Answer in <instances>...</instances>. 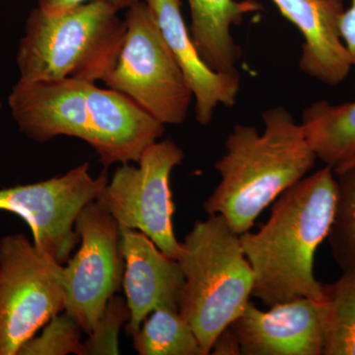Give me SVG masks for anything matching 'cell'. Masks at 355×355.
Listing matches in <instances>:
<instances>
[{"mask_svg": "<svg viewBox=\"0 0 355 355\" xmlns=\"http://www.w3.org/2000/svg\"><path fill=\"white\" fill-rule=\"evenodd\" d=\"M336 200L335 172L324 166L279 196L258 232L240 235L254 273L253 297L270 307L297 298H323L314 259L328 239Z\"/></svg>", "mask_w": 355, "mask_h": 355, "instance_id": "obj_1", "label": "cell"}, {"mask_svg": "<svg viewBox=\"0 0 355 355\" xmlns=\"http://www.w3.org/2000/svg\"><path fill=\"white\" fill-rule=\"evenodd\" d=\"M263 132L236 125L225 140V153L214 168L220 182L203 202L209 216L219 214L238 235L279 196L307 176L317 156L304 130L284 106L261 114Z\"/></svg>", "mask_w": 355, "mask_h": 355, "instance_id": "obj_2", "label": "cell"}, {"mask_svg": "<svg viewBox=\"0 0 355 355\" xmlns=\"http://www.w3.org/2000/svg\"><path fill=\"white\" fill-rule=\"evenodd\" d=\"M177 261L184 277L180 315L195 331L203 354H209L249 303L253 270L240 235L219 214L195 222L181 243Z\"/></svg>", "mask_w": 355, "mask_h": 355, "instance_id": "obj_3", "label": "cell"}, {"mask_svg": "<svg viewBox=\"0 0 355 355\" xmlns=\"http://www.w3.org/2000/svg\"><path fill=\"white\" fill-rule=\"evenodd\" d=\"M109 2H87L60 13L33 9L18 48L21 81H103L113 69L127 25Z\"/></svg>", "mask_w": 355, "mask_h": 355, "instance_id": "obj_4", "label": "cell"}, {"mask_svg": "<svg viewBox=\"0 0 355 355\" xmlns=\"http://www.w3.org/2000/svg\"><path fill=\"white\" fill-rule=\"evenodd\" d=\"M125 40L105 77L107 87L133 100L163 125H181L193 95L144 0L125 13Z\"/></svg>", "mask_w": 355, "mask_h": 355, "instance_id": "obj_5", "label": "cell"}, {"mask_svg": "<svg viewBox=\"0 0 355 355\" xmlns=\"http://www.w3.org/2000/svg\"><path fill=\"white\" fill-rule=\"evenodd\" d=\"M64 266L23 234L0 240V355H18L64 311Z\"/></svg>", "mask_w": 355, "mask_h": 355, "instance_id": "obj_6", "label": "cell"}, {"mask_svg": "<svg viewBox=\"0 0 355 355\" xmlns=\"http://www.w3.org/2000/svg\"><path fill=\"white\" fill-rule=\"evenodd\" d=\"M184 151L170 139L157 141L137 166L121 164L95 200L120 227L139 230L169 258L177 261L181 243L173 225L175 205L170 176L182 164Z\"/></svg>", "mask_w": 355, "mask_h": 355, "instance_id": "obj_7", "label": "cell"}, {"mask_svg": "<svg viewBox=\"0 0 355 355\" xmlns=\"http://www.w3.org/2000/svg\"><path fill=\"white\" fill-rule=\"evenodd\" d=\"M108 182L106 169L94 178L83 163L62 176L0 190V210L24 219L35 246L64 265L80 241L74 226L77 216Z\"/></svg>", "mask_w": 355, "mask_h": 355, "instance_id": "obj_8", "label": "cell"}, {"mask_svg": "<svg viewBox=\"0 0 355 355\" xmlns=\"http://www.w3.org/2000/svg\"><path fill=\"white\" fill-rule=\"evenodd\" d=\"M74 226L81 246L64 266V311L89 336L120 289L125 260L120 226L95 200L84 207Z\"/></svg>", "mask_w": 355, "mask_h": 355, "instance_id": "obj_9", "label": "cell"}, {"mask_svg": "<svg viewBox=\"0 0 355 355\" xmlns=\"http://www.w3.org/2000/svg\"><path fill=\"white\" fill-rule=\"evenodd\" d=\"M87 86L72 78L18 80L9 94V108L21 132L30 139L46 142L64 135L89 144Z\"/></svg>", "mask_w": 355, "mask_h": 355, "instance_id": "obj_10", "label": "cell"}, {"mask_svg": "<svg viewBox=\"0 0 355 355\" xmlns=\"http://www.w3.org/2000/svg\"><path fill=\"white\" fill-rule=\"evenodd\" d=\"M89 146L105 168L137 163L147 148L164 135L163 125L127 95L88 83Z\"/></svg>", "mask_w": 355, "mask_h": 355, "instance_id": "obj_11", "label": "cell"}, {"mask_svg": "<svg viewBox=\"0 0 355 355\" xmlns=\"http://www.w3.org/2000/svg\"><path fill=\"white\" fill-rule=\"evenodd\" d=\"M231 328L241 354L323 355L321 322L313 299H294L268 311L249 301Z\"/></svg>", "mask_w": 355, "mask_h": 355, "instance_id": "obj_12", "label": "cell"}, {"mask_svg": "<svg viewBox=\"0 0 355 355\" xmlns=\"http://www.w3.org/2000/svg\"><path fill=\"white\" fill-rule=\"evenodd\" d=\"M144 1L153 12L190 86L195 100L196 120L200 125H209L219 105L233 107L237 102L241 88L239 71H216L203 60L184 22L181 0Z\"/></svg>", "mask_w": 355, "mask_h": 355, "instance_id": "obj_13", "label": "cell"}, {"mask_svg": "<svg viewBox=\"0 0 355 355\" xmlns=\"http://www.w3.org/2000/svg\"><path fill=\"white\" fill-rule=\"evenodd\" d=\"M120 232L123 284L130 310L125 330L132 336L154 310L178 306L184 277L179 263L163 254L146 234L125 227H120Z\"/></svg>", "mask_w": 355, "mask_h": 355, "instance_id": "obj_14", "label": "cell"}, {"mask_svg": "<svg viewBox=\"0 0 355 355\" xmlns=\"http://www.w3.org/2000/svg\"><path fill=\"white\" fill-rule=\"evenodd\" d=\"M302 35L299 69L327 85H338L352 69L340 34L343 0H272Z\"/></svg>", "mask_w": 355, "mask_h": 355, "instance_id": "obj_15", "label": "cell"}, {"mask_svg": "<svg viewBox=\"0 0 355 355\" xmlns=\"http://www.w3.org/2000/svg\"><path fill=\"white\" fill-rule=\"evenodd\" d=\"M191 36L203 60L218 72H237L242 49L232 36V28L248 14L260 10L254 0H188Z\"/></svg>", "mask_w": 355, "mask_h": 355, "instance_id": "obj_16", "label": "cell"}, {"mask_svg": "<svg viewBox=\"0 0 355 355\" xmlns=\"http://www.w3.org/2000/svg\"><path fill=\"white\" fill-rule=\"evenodd\" d=\"M301 125L317 158L335 169L355 154V101L312 103L303 111Z\"/></svg>", "mask_w": 355, "mask_h": 355, "instance_id": "obj_17", "label": "cell"}, {"mask_svg": "<svg viewBox=\"0 0 355 355\" xmlns=\"http://www.w3.org/2000/svg\"><path fill=\"white\" fill-rule=\"evenodd\" d=\"M316 301L323 334V355H355V275L343 272L323 286Z\"/></svg>", "mask_w": 355, "mask_h": 355, "instance_id": "obj_18", "label": "cell"}, {"mask_svg": "<svg viewBox=\"0 0 355 355\" xmlns=\"http://www.w3.org/2000/svg\"><path fill=\"white\" fill-rule=\"evenodd\" d=\"M140 355H205L195 331L178 306H161L132 336Z\"/></svg>", "mask_w": 355, "mask_h": 355, "instance_id": "obj_19", "label": "cell"}, {"mask_svg": "<svg viewBox=\"0 0 355 355\" xmlns=\"http://www.w3.org/2000/svg\"><path fill=\"white\" fill-rule=\"evenodd\" d=\"M334 172L338 200L328 241L342 272L355 275V163L340 166Z\"/></svg>", "mask_w": 355, "mask_h": 355, "instance_id": "obj_20", "label": "cell"}, {"mask_svg": "<svg viewBox=\"0 0 355 355\" xmlns=\"http://www.w3.org/2000/svg\"><path fill=\"white\" fill-rule=\"evenodd\" d=\"M78 323L65 311L51 318L39 336H34L21 347L18 355H83Z\"/></svg>", "mask_w": 355, "mask_h": 355, "instance_id": "obj_21", "label": "cell"}, {"mask_svg": "<svg viewBox=\"0 0 355 355\" xmlns=\"http://www.w3.org/2000/svg\"><path fill=\"white\" fill-rule=\"evenodd\" d=\"M130 318L127 300L114 294L110 299L104 312L96 323L88 340L83 343V355H116L119 333Z\"/></svg>", "mask_w": 355, "mask_h": 355, "instance_id": "obj_22", "label": "cell"}, {"mask_svg": "<svg viewBox=\"0 0 355 355\" xmlns=\"http://www.w3.org/2000/svg\"><path fill=\"white\" fill-rule=\"evenodd\" d=\"M91 1H98V0H37L39 8L48 13L64 12V11L69 10L74 7ZM102 1L113 4L121 11L128 10L140 0H102Z\"/></svg>", "mask_w": 355, "mask_h": 355, "instance_id": "obj_23", "label": "cell"}, {"mask_svg": "<svg viewBox=\"0 0 355 355\" xmlns=\"http://www.w3.org/2000/svg\"><path fill=\"white\" fill-rule=\"evenodd\" d=\"M349 1V7L343 10L338 27L340 38L349 53L352 67L355 69V0Z\"/></svg>", "mask_w": 355, "mask_h": 355, "instance_id": "obj_24", "label": "cell"}, {"mask_svg": "<svg viewBox=\"0 0 355 355\" xmlns=\"http://www.w3.org/2000/svg\"><path fill=\"white\" fill-rule=\"evenodd\" d=\"M210 354H241L239 343L231 326L218 336Z\"/></svg>", "mask_w": 355, "mask_h": 355, "instance_id": "obj_25", "label": "cell"}, {"mask_svg": "<svg viewBox=\"0 0 355 355\" xmlns=\"http://www.w3.org/2000/svg\"><path fill=\"white\" fill-rule=\"evenodd\" d=\"M350 163H355V154L354 156H352V158H349V160L347 161V162L343 163V164L338 166V167H340V166L350 164ZM338 168V167H336ZM336 169V168H335Z\"/></svg>", "mask_w": 355, "mask_h": 355, "instance_id": "obj_26", "label": "cell"}]
</instances>
